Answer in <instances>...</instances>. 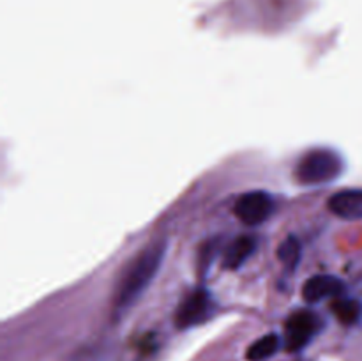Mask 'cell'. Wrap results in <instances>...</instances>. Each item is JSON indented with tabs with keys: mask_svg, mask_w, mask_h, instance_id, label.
Masks as SVG:
<instances>
[{
	"mask_svg": "<svg viewBox=\"0 0 362 361\" xmlns=\"http://www.w3.org/2000/svg\"><path fill=\"white\" fill-rule=\"evenodd\" d=\"M331 310L336 315V319L345 326L357 324L362 317V303L354 297H336L331 303Z\"/></svg>",
	"mask_w": 362,
	"mask_h": 361,
	"instance_id": "9",
	"label": "cell"
},
{
	"mask_svg": "<svg viewBox=\"0 0 362 361\" xmlns=\"http://www.w3.org/2000/svg\"><path fill=\"white\" fill-rule=\"evenodd\" d=\"M166 248H168L166 239H154L141 248L136 257L127 264L115 289L113 306L117 314L129 310L144 296L165 260Z\"/></svg>",
	"mask_w": 362,
	"mask_h": 361,
	"instance_id": "1",
	"label": "cell"
},
{
	"mask_svg": "<svg viewBox=\"0 0 362 361\" xmlns=\"http://www.w3.org/2000/svg\"><path fill=\"white\" fill-rule=\"evenodd\" d=\"M281 343V338L276 333H269V335H264L257 342L251 343L246 353V357L250 361H265L278 353Z\"/></svg>",
	"mask_w": 362,
	"mask_h": 361,
	"instance_id": "10",
	"label": "cell"
},
{
	"mask_svg": "<svg viewBox=\"0 0 362 361\" xmlns=\"http://www.w3.org/2000/svg\"><path fill=\"white\" fill-rule=\"evenodd\" d=\"M274 211V200L267 191H247L237 198L233 212L246 225H260Z\"/></svg>",
	"mask_w": 362,
	"mask_h": 361,
	"instance_id": "5",
	"label": "cell"
},
{
	"mask_svg": "<svg viewBox=\"0 0 362 361\" xmlns=\"http://www.w3.org/2000/svg\"><path fill=\"white\" fill-rule=\"evenodd\" d=\"M257 241L251 236H239L228 244L223 257V268L225 269H239L251 255L255 253Z\"/></svg>",
	"mask_w": 362,
	"mask_h": 361,
	"instance_id": "8",
	"label": "cell"
},
{
	"mask_svg": "<svg viewBox=\"0 0 362 361\" xmlns=\"http://www.w3.org/2000/svg\"><path fill=\"white\" fill-rule=\"evenodd\" d=\"M327 207L332 214L349 222L362 219V190H341L332 195L327 202Z\"/></svg>",
	"mask_w": 362,
	"mask_h": 361,
	"instance_id": "7",
	"label": "cell"
},
{
	"mask_svg": "<svg viewBox=\"0 0 362 361\" xmlns=\"http://www.w3.org/2000/svg\"><path fill=\"white\" fill-rule=\"evenodd\" d=\"M346 283L332 275H315L306 280L303 287V297L308 303H320L327 297H341L346 294Z\"/></svg>",
	"mask_w": 362,
	"mask_h": 361,
	"instance_id": "6",
	"label": "cell"
},
{
	"mask_svg": "<svg viewBox=\"0 0 362 361\" xmlns=\"http://www.w3.org/2000/svg\"><path fill=\"white\" fill-rule=\"evenodd\" d=\"M322 322L320 315L311 310L293 311L285 322V333H283V345L288 353L303 350L315 336L320 333Z\"/></svg>",
	"mask_w": 362,
	"mask_h": 361,
	"instance_id": "3",
	"label": "cell"
},
{
	"mask_svg": "<svg viewBox=\"0 0 362 361\" xmlns=\"http://www.w3.org/2000/svg\"><path fill=\"white\" fill-rule=\"evenodd\" d=\"M343 159L338 152L331 149H313L299 159L296 166L297 183L304 186L332 183L341 176Z\"/></svg>",
	"mask_w": 362,
	"mask_h": 361,
	"instance_id": "2",
	"label": "cell"
},
{
	"mask_svg": "<svg viewBox=\"0 0 362 361\" xmlns=\"http://www.w3.org/2000/svg\"><path fill=\"white\" fill-rule=\"evenodd\" d=\"M300 255H303V248H300V243L297 237L290 236L279 244L278 258L281 260V264L285 265L286 271H296L297 265H299L300 262Z\"/></svg>",
	"mask_w": 362,
	"mask_h": 361,
	"instance_id": "11",
	"label": "cell"
},
{
	"mask_svg": "<svg viewBox=\"0 0 362 361\" xmlns=\"http://www.w3.org/2000/svg\"><path fill=\"white\" fill-rule=\"evenodd\" d=\"M214 314V299L212 294L204 287L191 290L175 311V326L179 329H189L193 326L204 324Z\"/></svg>",
	"mask_w": 362,
	"mask_h": 361,
	"instance_id": "4",
	"label": "cell"
}]
</instances>
